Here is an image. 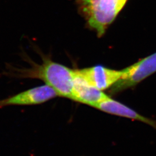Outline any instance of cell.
Wrapping results in <instances>:
<instances>
[{
  "label": "cell",
  "mask_w": 156,
  "mask_h": 156,
  "mask_svg": "<svg viewBox=\"0 0 156 156\" xmlns=\"http://www.w3.org/2000/svg\"><path fill=\"white\" fill-rule=\"evenodd\" d=\"M19 56L31 65L30 68L18 67L6 64L2 75L12 79H39L55 90L58 96L72 100L75 70L52 61L48 57H42V62H34L22 51Z\"/></svg>",
  "instance_id": "1"
},
{
  "label": "cell",
  "mask_w": 156,
  "mask_h": 156,
  "mask_svg": "<svg viewBox=\"0 0 156 156\" xmlns=\"http://www.w3.org/2000/svg\"><path fill=\"white\" fill-rule=\"evenodd\" d=\"M77 2L90 27L101 37L115 20L127 0H77Z\"/></svg>",
  "instance_id": "2"
},
{
  "label": "cell",
  "mask_w": 156,
  "mask_h": 156,
  "mask_svg": "<svg viewBox=\"0 0 156 156\" xmlns=\"http://www.w3.org/2000/svg\"><path fill=\"white\" fill-rule=\"evenodd\" d=\"M120 79L113 86L112 94L120 93L133 87L156 73V53L142 58L134 64L122 70Z\"/></svg>",
  "instance_id": "3"
},
{
  "label": "cell",
  "mask_w": 156,
  "mask_h": 156,
  "mask_svg": "<svg viewBox=\"0 0 156 156\" xmlns=\"http://www.w3.org/2000/svg\"><path fill=\"white\" fill-rule=\"evenodd\" d=\"M58 96L55 90L48 85L25 90L0 100V109L9 106H27L44 103Z\"/></svg>",
  "instance_id": "4"
},
{
  "label": "cell",
  "mask_w": 156,
  "mask_h": 156,
  "mask_svg": "<svg viewBox=\"0 0 156 156\" xmlns=\"http://www.w3.org/2000/svg\"><path fill=\"white\" fill-rule=\"evenodd\" d=\"M79 75L92 86L103 91L111 88L122 76V72L101 66L76 69Z\"/></svg>",
  "instance_id": "5"
},
{
  "label": "cell",
  "mask_w": 156,
  "mask_h": 156,
  "mask_svg": "<svg viewBox=\"0 0 156 156\" xmlns=\"http://www.w3.org/2000/svg\"><path fill=\"white\" fill-rule=\"evenodd\" d=\"M109 96L102 91L96 89L79 75L76 69L73 84L72 100L95 108Z\"/></svg>",
  "instance_id": "6"
},
{
  "label": "cell",
  "mask_w": 156,
  "mask_h": 156,
  "mask_svg": "<svg viewBox=\"0 0 156 156\" xmlns=\"http://www.w3.org/2000/svg\"><path fill=\"white\" fill-rule=\"evenodd\" d=\"M95 108L113 115L140 121V122L146 123L156 129V120L140 115L137 112L120 103L119 101L112 99L109 97L101 102Z\"/></svg>",
  "instance_id": "7"
}]
</instances>
